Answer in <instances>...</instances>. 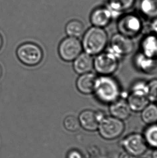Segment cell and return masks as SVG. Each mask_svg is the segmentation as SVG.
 <instances>
[{
    "mask_svg": "<svg viewBox=\"0 0 157 158\" xmlns=\"http://www.w3.org/2000/svg\"><path fill=\"white\" fill-rule=\"evenodd\" d=\"M122 91L121 84L113 76H98L93 94L99 103L109 105L121 98Z\"/></svg>",
    "mask_w": 157,
    "mask_h": 158,
    "instance_id": "cell-1",
    "label": "cell"
},
{
    "mask_svg": "<svg viewBox=\"0 0 157 158\" xmlns=\"http://www.w3.org/2000/svg\"><path fill=\"white\" fill-rule=\"evenodd\" d=\"M109 41L108 35L104 28L93 26L85 31L81 44L85 52L95 56L106 50Z\"/></svg>",
    "mask_w": 157,
    "mask_h": 158,
    "instance_id": "cell-2",
    "label": "cell"
},
{
    "mask_svg": "<svg viewBox=\"0 0 157 158\" xmlns=\"http://www.w3.org/2000/svg\"><path fill=\"white\" fill-rule=\"evenodd\" d=\"M121 60L107 50L94 58L93 69L98 76H113L119 68Z\"/></svg>",
    "mask_w": 157,
    "mask_h": 158,
    "instance_id": "cell-3",
    "label": "cell"
},
{
    "mask_svg": "<svg viewBox=\"0 0 157 158\" xmlns=\"http://www.w3.org/2000/svg\"><path fill=\"white\" fill-rule=\"evenodd\" d=\"M125 130L124 121L107 115L99 123L97 131L103 139L113 140L121 137Z\"/></svg>",
    "mask_w": 157,
    "mask_h": 158,
    "instance_id": "cell-4",
    "label": "cell"
},
{
    "mask_svg": "<svg viewBox=\"0 0 157 158\" xmlns=\"http://www.w3.org/2000/svg\"><path fill=\"white\" fill-rule=\"evenodd\" d=\"M107 47L108 52L121 60L134 52L135 44L132 39L117 32L111 36Z\"/></svg>",
    "mask_w": 157,
    "mask_h": 158,
    "instance_id": "cell-5",
    "label": "cell"
},
{
    "mask_svg": "<svg viewBox=\"0 0 157 158\" xmlns=\"http://www.w3.org/2000/svg\"><path fill=\"white\" fill-rule=\"evenodd\" d=\"M16 55L22 63L29 66L38 65L44 55L42 48L32 42H26L19 45L16 50Z\"/></svg>",
    "mask_w": 157,
    "mask_h": 158,
    "instance_id": "cell-6",
    "label": "cell"
},
{
    "mask_svg": "<svg viewBox=\"0 0 157 158\" xmlns=\"http://www.w3.org/2000/svg\"><path fill=\"white\" fill-rule=\"evenodd\" d=\"M121 145L125 152L135 158L142 156L149 148L142 134L136 132L130 133L124 137Z\"/></svg>",
    "mask_w": 157,
    "mask_h": 158,
    "instance_id": "cell-7",
    "label": "cell"
},
{
    "mask_svg": "<svg viewBox=\"0 0 157 158\" xmlns=\"http://www.w3.org/2000/svg\"><path fill=\"white\" fill-rule=\"evenodd\" d=\"M118 32L131 39L136 37L142 31L143 22L137 15L129 14L122 16L117 24Z\"/></svg>",
    "mask_w": 157,
    "mask_h": 158,
    "instance_id": "cell-8",
    "label": "cell"
},
{
    "mask_svg": "<svg viewBox=\"0 0 157 158\" xmlns=\"http://www.w3.org/2000/svg\"><path fill=\"white\" fill-rule=\"evenodd\" d=\"M83 51L81 42L78 38L73 37L63 39L58 47L60 57L66 62H73Z\"/></svg>",
    "mask_w": 157,
    "mask_h": 158,
    "instance_id": "cell-9",
    "label": "cell"
},
{
    "mask_svg": "<svg viewBox=\"0 0 157 158\" xmlns=\"http://www.w3.org/2000/svg\"><path fill=\"white\" fill-rule=\"evenodd\" d=\"M132 64L137 70L146 75H152L157 70V60L148 57L138 52L132 58Z\"/></svg>",
    "mask_w": 157,
    "mask_h": 158,
    "instance_id": "cell-10",
    "label": "cell"
},
{
    "mask_svg": "<svg viewBox=\"0 0 157 158\" xmlns=\"http://www.w3.org/2000/svg\"><path fill=\"white\" fill-rule=\"evenodd\" d=\"M131 112L127 99L122 98H119L109 105L110 115L123 121L130 117Z\"/></svg>",
    "mask_w": 157,
    "mask_h": 158,
    "instance_id": "cell-11",
    "label": "cell"
},
{
    "mask_svg": "<svg viewBox=\"0 0 157 158\" xmlns=\"http://www.w3.org/2000/svg\"><path fill=\"white\" fill-rule=\"evenodd\" d=\"M113 19L112 14L107 7L95 9L90 16V21L94 27L104 28L108 26Z\"/></svg>",
    "mask_w": 157,
    "mask_h": 158,
    "instance_id": "cell-12",
    "label": "cell"
},
{
    "mask_svg": "<svg viewBox=\"0 0 157 158\" xmlns=\"http://www.w3.org/2000/svg\"><path fill=\"white\" fill-rule=\"evenodd\" d=\"M98 76L96 73L91 72L80 75L76 82L77 89L83 94H93Z\"/></svg>",
    "mask_w": 157,
    "mask_h": 158,
    "instance_id": "cell-13",
    "label": "cell"
},
{
    "mask_svg": "<svg viewBox=\"0 0 157 158\" xmlns=\"http://www.w3.org/2000/svg\"><path fill=\"white\" fill-rule=\"evenodd\" d=\"M148 57L157 60V35L152 33L141 39L139 51Z\"/></svg>",
    "mask_w": 157,
    "mask_h": 158,
    "instance_id": "cell-14",
    "label": "cell"
},
{
    "mask_svg": "<svg viewBox=\"0 0 157 158\" xmlns=\"http://www.w3.org/2000/svg\"><path fill=\"white\" fill-rule=\"evenodd\" d=\"M80 127L88 132L98 130L99 121L96 118L95 111L87 109L82 111L78 117Z\"/></svg>",
    "mask_w": 157,
    "mask_h": 158,
    "instance_id": "cell-15",
    "label": "cell"
},
{
    "mask_svg": "<svg viewBox=\"0 0 157 158\" xmlns=\"http://www.w3.org/2000/svg\"><path fill=\"white\" fill-rule=\"evenodd\" d=\"M94 68L93 56L82 52L73 60V69L79 75L91 72Z\"/></svg>",
    "mask_w": 157,
    "mask_h": 158,
    "instance_id": "cell-16",
    "label": "cell"
},
{
    "mask_svg": "<svg viewBox=\"0 0 157 158\" xmlns=\"http://www.w3.org/2000/svg\"><path fill=\"white\" fill-rule=\"evenodd\" d=\"M135 0H108L107 8L111 11L113 19L119 16L124 11L134 6Z\"/></svg>",
    "mask_w": 157,
    "mask_h": 158,
    "instance_id": "cell-17",
    "label": "cell"
},
{
    "mask_svg": "<svg viewBox=\"0 0 157 158\" xmlns=\"http://www.w3.org/2000/svg\"><path fill=\"white\" fill-rule=\"evenodd\" d=\"M127 104L132 112H140L149 103V99L146 96L136 94L129 92L127 98Z\"/></svg>",
    "mask_w": 157,
    "mask_h": 158,
    "instance_id": "cell-18",
    "label": "cell"
},
{
    "mask_svg": "<svg viewBox=\"0 0 157 158\" xmlns=\"http://www.w3.org/2000/svg\"><path fill=\"white\" fill-rule=\"evenodd\" d=\"M140 118L147 125L157 123V104L150 102L140 112Z\"/></svg>",
    "mask_w": 157,
    "mask_h": 158,
    "instance_id": "cell-19",
    "label": "cell"
},
{
    "mask_svg": "<svg viewBox=\"0 0 157 158\" xmlns=\"http://www.w3.org/2000/svg\"><path fill=\"white\" fill-rule=\"evenodd\" d=\"M65 31L68 36L78 39L83 36L86 31L83 22L78 19H72L66 24Z\"/></svg>",
    "mask_w": 157,
    "mask_h": 158,
    "instance_id": "cell-20",
    "label": "cell"
},
{
    "mask_svg": "<svg viewBox=\"0 0 157 158\" xmlns=\"http://www.w3.org/2000/svg\"><path fill=\"white\" fill-rule=\"evenodd\" d=\"M139 8L140 11L147 18H157V0H141Z\"/></svg>",
    "mask_w": 157,
    "mask_h": 158,
    "instance_id": "cell-21",
    "label": "cell"
},
{
    "mask_svg": "<svg viewBox=\"0 0 157 158\" xmlns=\"http://www.w3.org/2000/svg\"><path fill=\"white\" fill-rule=\"evenodd\" d=\"M142 135L148 147L157 149V123L147 125Z\"/></svg>",
    "mask_w": 157,
    "mask_h": 158,
    "instance_id": "cell-22",
    "label": "cell"
},
{
    "mask_svg": "<svg viewBox=\"0 0 157 158\" xmlns=\"http://www.w3.org/2000/svg\"><path fill=\"white\" fill-rule=\"evenodd\" d=\"M147 81L144 79H137L131 84L129 92L147 97Z\"/></svg>",
    "mask_w": 157,
    "mask_h": 158,
    "instance_id": "cell-23",
    "label": "cell"
},
{
    "mask_svg": "<svg viewBox=\"0 0 157 158\" xmlns=\"http://www.w3.org/2000/svg\"><path fill=\"white\" fill-rule=\"evenodd\" d=\"M64 126L66 130L71 132H77L80 127L78 118L72 115H68L64 119Z\"/></svg>",
    "mask_w": 157,
    "mask_h": 158,
    "instance_id": "cell-24",
    "label": "cell"
},
{
    "mask_svg": "<svg viewBox=\"0 0 157 158\" xmlns=\"http://www.w3.org/2000/svg\"><path fill=\"white\" fill-rule=\"evenodd\" d=\"M147 97L150 102H157V78H154L147 81Z\"/></svg>",
    "mask_w": 157,
    "mask_h": 158,
    "instance_id": "cell-25",
    "label": "cell"
},
{
    "mask_svg": "<svg viewBox=\"0 0 157 158\" xmlns=\"http://www.w3.org/2000/svg\"><path fill=\"white\" fill-rule=\"evenodd\" d=\"M67 158H83V154L78 150H72L68 152Z\"/></svg>",
    "mask_w": 157,
    "mask_h": 158,
    "instance_id": "cell-26",
    "label": "cell"
},
{
    "mask_svg": "<svg viewBox=\"0 0 157 158\" xmlns=\"http://www.w3.org/2000/svg\"><path fill=\"white\" fill-rule=\"evenodd\" d=\"M151 29L152 31V33L157 35V17L153 19L151 25Z\"/></svg>",
    "mask_w": 157,
    "mask_h": 158,
    "instance_id": "cell-27",
    "label": "cell"
},
{
    "mask_svg": "<svg viewBox=\"0 0 157 158\" xmlns=\"http://www.w3.org/2000/svg\"><path fill=\"white\" fill-rule=\"evenodd\" d=\"M119 158H135V157L132 156L131 155H130L127 152L124 151V152L121 153V154H119Z\"/></svg>",
    "mask_w": 157,
    "mask_h": 158,
    "instance_id": "cell-28",
    "label": "cell"
},
{
    "mask_svg": "<svg viewBox=\"0 0 157 158\" xmlns=\"http://www.w3.org/2000/svg\"><path fill=\"white\" fill-rule=\"evenodd\" d=\"M152 158H157V149H155L152 152Z\"/></svg>",
    "mask_w": 157,
    "mask_h": 158,
    "instance_id": "cell-29",
    "label": "cell"
},
{
    "mask_svg": "<svg viewBox=\"0 0 157 158\" xmlns=\"http://www.w3.org/2000/svg\"><path fill=\"white\" fill-rule=\"evenodd\" d=\"M3 44V40L1 35L0 34V50L2 48Z\"/></svg>",
    "mask_w": 157,
    "mask_h": 158,
    "instance_id": "cell-30",
    "label": "cell"
},
{
    "mask_svg": "<svg viewBox=\"0 0 157 158\" xmlns=\"http://www.w3.org/2000/svg\"><path fill=\"white\" fill-rule=\"evenodd\" d=\"M2 73H3V70H2V66L0 65V78L2 77Z\"/></svg>",
    "mask_w": 157,
    "mask_h": 158,
    "instance_id": "cell-31",
    "label": "cell"
},
{
    "mask_svg": "<svg viewBox=\"0 0 157 158\" xmlns=\"http://www.w3.org/2000/svg\"><path fill=\"white\" fill-rule=\"evenodd\" d=\"M156 103H157V102H156Z\"/></svg>",
    "mask_w": 157,
    "mask_h": 158,
    "instance_id": "cell-32",
    "label": "cell"
}]
</instances>
